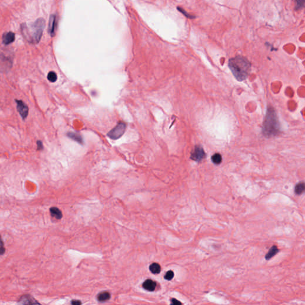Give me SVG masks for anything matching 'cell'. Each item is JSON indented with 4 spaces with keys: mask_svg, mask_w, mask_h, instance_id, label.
<instances>
[{
    "mask_svg": "<svg viewBox=\"0 0 305 305\" xmlns=\"http://www.w3.org/2000/svg\"><path fill=\"white\" fill-rule=\"evenodd\" d=\"M174 277V273L172 271H168L165 275V278L167 280H171Z\"/></svg>",
    "mask_w": 305,
    "mask_h": 305,
    "instance_id": "obj_21",
    "label": "cell"
},
{
    "mask_svg": "<svg viewBox=\"0 0 305 305\" xmlns=\"http://www.w3.org/2000/svg\"><path fill=\"white\" fill-rule=\"evenodd\" d=\"M44 148L43 147V143L41 141L39 140L37 141V150L41 151Z\"/></svg>",
    "mask_w": 305,
    "mask_h": 305,
    "instance_id": "obj_24",
    "label": "cell"
},
{
    "mask_svg": "<svg viewBox=\"0 0 305 305\" xmlns=\"http://www.w3.org/2000/svg\"><path fill=\"white\" fill-rule=\"evenodd\" d=\"M15 40V34L12 32H5L3 34L2 41V43L4 45H9L10 44H11L13 43Z\"/></svg>",
    "mask_w": 305,
    "mask_h": 305,
    "instance_id": "obj_10",
    "label": "cell"
},
{
    "mask_svg": "<svg viewBox=\"0 0 305 305\" xmlns=\"http://www.w3.org/2000/svg\"><path fill=\"white\" fill-rule=\"evenodd\" d=\"M71 304H72V305H81V304H82V303H81L79 301H73L72 302V303H71Z\"/></svg>",
    "mask_w": 305,
    "mask_h": 305,
    "instance_id": "obj_26",
    "label": "cell"
},
{
    "mask_svg": "<svg viewBox=\"0 0 305 305\" xmlns=\"http://www.w3.org/2000/svg\"><path fill=\"white\" fill-rule=\"evenodd\" d=\"M67 136L70 138V139H72V140L78 142L79 144H84V140H83V138L82 137V136L78 133H75V132H69L67 133Z\"/></svg>",
    "mask_w": 305,
    "mask_h": 305,
    "instance_id": "obj_12",
    "label": "cell"
},
{
    "mask_svg": "<svg viewBox=\"0 0 305 305\" xmlns=\"http://www.w3.org/2000/svg\"><path fill=\"white\" fill-rule=\"evenodd\" d=\"M280 125L274 109L268 108L263 124V132L267 137L275 135L279 131Z\"/></svg>",
    "mask_w": 305,
    "mask_h": 305,
    "instance_id": "obj_3",
    "label": "cell"
},
{
    "mask_svg": "<svg viewBox=\"0 0 305 305\" xmlns=\"http://www.w3.org/2000/svg\"><path fill=\"white\" fill-rule=\"evenodd\" d=\"M228 66L235 78L239 81H243L248 76L251 70V64L243 56H237L228 61Z\"/></svg>",
    "mask_w": 305,
    "mask_h": 305,
    "instance_id": "obj_2",
    "label": "cell"
},
{
    "mask_svg": "<svg viewBox=\"0 0 305 305\" xmlns=\"http://www.w3.org/2000/svg\"><path fill=\"white\" fill-rule=\"evenodd\" d=\"M295 192L298 195L302 194L305 191V183H298L295 186Z\"/></svg>",
    "mask_w": 305,
    "mask_h": 305,
    "instance_id": "obj_17",
    "label": "cell"
},
{
    "mask_svg": "<svg viewBox=\"0 0 305 305\" xmlns=\"http://www.w3.org/2000/svg\"><path fill=\"white\" fill-rule=\"evenodd\" d=\"M17 104V109L22 118L23 119H25L29 114V108L25 102L20 100H16Z\"/></svg>",
    "mask_w": 305,
    "mask_h": 305,
    "instance_id": "obj_7",
    "label": "cell"
},
{
    "mask_svg": "<svg viewBox=\"0 0 305 305\" xmlns=\"http://www.w3.org/2000/svg\"><path fill=\"white\" fill-rule=\"evenodd\" d=\"M45 27V20L43 18H40L29 25L23 23L21 25V32L28 43L37 44L39 43L42 38Z\"/></svg>",
    "mask_w": 305,
    "mask_h": 305,
    "instance_id": "obj_1",
    "label": "cell"
},
{
    "mask_svg": "<svg viewBox=\"0 0 305 305\" xmlns=\"http://www.w3.org/2000/svg\"><path fill=\"white\" fill-rule=\"evenodd\" d=\"M57 25V16L55 14L51 15L49 20V26H48V32L51 37H54L56 34V28Z\"/></svg>",
    "mask_w": 305,
    "mask_h": 305,
    "instance_id": "obj_8",
    "label": "cell"
},
{
    "mask_svg": "<svg viewBox=\"0 0 305 305\" xmlns=\"http://www.w3.org/2000/svg\"><path fill=\"white\" fill-rule=\"evenodd\" d=\"M171 304L172 305H181V302H180V301H177V299H172L171 300Z\"/></svg>",
    "mask_w": 305,
    "mask_h": 305,
    "instance_id": "obj_25",
    "label": "cell"
},
{
    "mask_svg": "<svg viewBox=\"0 0 305 305\" xmlns=\"http://www.w3.org/2000/svg\"><path fill=\"white\" fill-rule=\"evenodd\" d=\"M296 2V8L297 10L298 9H301L302 8H303L304 7V4H305V0H295Z\"/></svg>",
    "mask_w": 305,
    "mask_h": 305,
    "instance_id": "obj_20",
    "label": "cell"
},
{
    "mask_svg": "<svg viewBox=\"0 0 305 305\" xmlns=\"http://www.w3.org/2000/svg\"><path fill=\"white\" fill-rule=\"evenodd\" d=\"M5 248L4 247V244L3 242V240L1 238V236L0 235V255H2L5 253Z\"/></svg>",
    "mask_w": 305,
    "mask_h": 305,
    "instance_id": "obj_22",
    "label": "cell"
},
{
    "mask_svg": "<svg viewBox=\"0 0 305 305\" xmlns=\"http://www.w3.org/2000/svg\"><path fill=\"white\" fill-rule=\"evenodd\" d=\"M206 157V153L201 146L196 145L191 154L190 158L196 162H200Z\"/></svg>",
    "mask_w": 305,
    "mask_h": 305,
    "instance_id": "obj_6",
    "label": "cell"
},
{
    "mask_svg": "<svg viewBox=\"0 0 305 305\" xmlns=\"http://www.w3.org/2000/svg\"><path fill=\"white\" fill-rule=\"evenodd\" d=\"M50 212L51 215L53 217L56 218L57 219H60L62 218V213H61V210L57 207H51L50 209Z\"/></svg>",
    "mask_w": 305,
    "mask_h": 305,
    "instance_id": "obj_13",
    "label": "cell"
},
{
    "mask_svg": "<svg viewBox=\"0 0 305 305\" xmlns=\"http://www.w3.org/2000/svg\"><path fill=\"white\" fill-rule=\"evenodd\" d=\"M48 80L51 82H55L57 79V75L56 72L51 71L47 75Z\"/></svg>",
    "mask_w": 305,
    "mask_h": 305,
    "instance_id": "obj_19",
    "label": "cell"
},
{
    "mask_svg": "<svg viewBox=\"0 0 305 305\" xmlns=\"http://www.w3.org/2000/svg\"><path fill=\"white\" fill-rule=\"evenodd\" d=\"M142 287L144 289L149 292H153L155 290L156 287V283L155 281L151 280H147L142 284Z\"/></svg>",
    "mask_w": 305,
    "mask_h": 305,
    "instance_id": "obj_11",
    "label": "cell"
},
{
    "mask_svg": "<svg viewBox=\"0 0 305 305\" xmlns=\"http://www.w3.org/2000/svg\"><path fill=\"white\" fill-rule=\"evenodd\" d=\"M19 303L20 304L24 305H34V304H40L34 298H32L31 295H23L19 299Z\"/></svg>",
    "mask_w": 305,
    "mask_h": 305,
    "instance_id": "obj_9",
    "label": "cell"
},
{
    "mask_svg": "<svg viewBox=\"0 0 305 305\" xmlns=\"http://www.w3.org/2000/svg\"><path fill=\"white\" fill-rule=\"evenodd\" d=\"M222 156L219 153H216L213 154L212 157V160L213 163L216 165H219L222 162Z\"/></svg>",
    "mask_w": 305,
    "mask_h": 305,
    "instance_id": "obj_18",
    "label": "cell"
},
{
    "mask_svg": "<svg viewBox=\"0 0 305 305\" xmlns=\"http://www.w3.org/2000/svg\"><path fill=\"white\" fill-rule=\"evenodd\" d=\"M126 123L125 122H119L115 128H113L108 132L107 136L113 140L118 139L124 134L126 131Z\"/></svg>",
    "mask_w": 305,
    "mask_h": 305,
    "instance_id": "obj_4",
    "label": "cell"
},
{
    "mask_svg": "<svg viewBox=\"0 0 305 305\" xmlns=\"http://www.w3.org/2000/svg\"><path fill=\"white\" fill-rule=\"evenodd\" d=\"M178 9L180 11H181L182 13H183V14L186 17H188L189 19H192V18H194L195 17L194 16H192L191 14L187 13L185 10H183V9L181 8H180V7H178Z\"/></svg>",
    "mask_w": 305,
    "mask_h": 305,
    "instance_id": "obj_23",
    "label": "cell"
},
{
    "mask_svg": "<svg viewBox=\"0 0 305 305\" xmlns=\"http://www.w3.org/2000/svg\"><path fill=\"white\" fill-rule=\"evenodd\" d=\"M13 65V59L7 54L0 50V72H8Z\"/></svg>",
    "mask_w": 305,
    "mask_h": 305,
    "instance_id": "obj_5",
    "label": "cell"
},
{
    "mask_svg": "<svg viewBox=\"0 0 305 305\" xmlns=\"http://www.w3.org/2000/svg\"><path fill=\"white\" fill-rule=\"evenodd\" d=\"M278 252V248L276 245L272 246L270 250H269L268 253L266 254L265 258L266 260H269L271 258H272L274 256H275L277 253Z\"/></svg>",
    "mask_w": 305,
    "mask_h": 305,
    "instance_id": "obj_14",
    "label": "cell"
},
{
    "mask_svg": "<svg viewBox=\"0 0 305 305\" xmlns=\"http://www.w3.org/2000/svg\"><path fill=\"white\" fill-rule=\"evenodd\" d=\"M110 298V294L109 292H102L98 296V300L100 302L108 301Z\"/></svg>",
    "mask_w": 305,
    "mask_h": 305,
    "instance_id": "obj_16",
    "label": "cell"
},
{
    "mask_svg": "<svg viewBox=\"0 0 305 305\" xmlns=\"http://www.w3.org/2000/svg\"><path fill=\"white\" fill-rule=\"evenodd\" d=\"M149 269H150V271L153 274H159L161 271V267H160V265L157 263H153L151 265H150Z\"/></svg>",
    "mask_w": 305,
    "mask_h": 305,
    "instance_id": "obj_15",
    "label": "cell"
}]
</instances>
